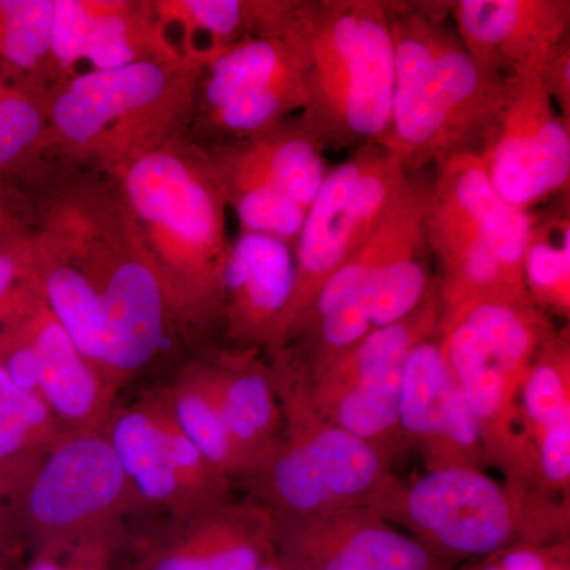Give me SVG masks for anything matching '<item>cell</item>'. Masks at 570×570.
Here are the masks:
<instances>
[{
    "label": "cell",
    "mask_w": 570,
    "mask_h": 570,
    "mask_svg": "<svg viewBox=\"0 0 570 570\" xmlns=\"http://www.w3.org/2000/svg\"><path fill=\"white\" fill-rule=\"evenodd\" d=\"M371 509L456 568L520 543L569 542V502L520 498L483 469L397 480Z\"/></svg>",
    "instance_id": "obj_7"
},
{
    "label": "cell",
    "mask_w": 570,
    "mask_h": 570,
    "mask_svg": "<svg viewBox=\"0 0 570 570\" xmlns=\"http://www.w3.org/2000/svg\"><path fill=\"white\" fill-rule=\"evenodd\" d=\"M532 212L505 202L478 153L439 165L428 187L426 245L438 262L442 317L487 302L532 303L523 254Z\"/></svg>",
    "instance_id": "obj_6"
},
{
    "label": "cell",
    "mask_w": 570,
    "mask_h": 570,
    "mask_svg": "<svg viewBox=\"0 0 570 570\" xmlns=\"http://www.w3.org/2000/svg\"><path fill=\"white\" fill-rule=\"evenodd\" d=\"M460 570H570L569 542L520 543L483 560L468 562Z\"/></svg>",
    "instance_id": "obj_38"
},
{
    "label": "cell",
    "mask_w": 570,
    "mask_h": 570,
    "mask_svg": "<svg viewBox=\"0 0 570 570\" xmlns=\"http://www.w3.org/2000/svg\"><path fill=\"white\" fill-rule=\"evenodd\" d=\"M543 86L562 118L570 121V40L561 43L540 70Z\"/></svg>",
    "instance_id": "obj_40"
},
{
    "label": "cell",
    "mask_w": 570,
    "mask_h": 570,
    "mask_svg": "<svg viewBox=\"0 0 570 570\" xmlns=\"http://www.w3.org/2000/svg\"><path fill=\"white\" fill-rule=\"evenodd\" d=\"M459 385L478 422L485 463L501 469L505 487L520 498L540 494L535 449L521 425L519 389L497 365L487 366Z\"/></svg>",
    "instance_id": "obj_23"
},
{
    "label": "cell",
    "mask_w": 570,
    "mask_h": 570,
    "mask_svg": "<svg viewBox=\"0 0 570 570\" xmlns=\"http://www.w3.org/2000/svg\"><path fill=\"white\" fill-rule=\"evenodd\" d=\"M307 104L306 66L291 41L247 37L198 71L194 116L217 142L245 140L287 121Z\"/></svg>",
    "instance_id": "obj_12"
},
{
    "label": "cell",
    "mask_w": 570,
    "mask_h": 570,
    "mask_svg": "<svg viewBox=\"0 0 570 570\" xmlns=\"http://www.w3.org/2000/svg\"><path fill=\"white\" fill-rule=\"evenodd\" d=\"M50 409L0 367V499L63 436Z\"/></svg>",
    "instance_id": "obj_28"
},
{
    "label": "cell",
    "mask_w": 570,
    "mask_h": 570,
    "mask_svg": "<svg viewBox=\"0 0 570 570\" xmlns=\"http://www.w3.org/2000/svg\"><path fill=\"white\" fill-rule=\"evenodd\" d=\"M138 502L104 431L63 434L3 499L33 558L118 546L119 520Z\"/></svg>",
    "instance_id": "obj_9"
},
{
    "label": "cell",
    "mask_w": 570,
    "mask_h": 570,
    "mask_svg": "<svg viewBox=\"0 0 570 570\" xmlns=\"http://www.w3.org/2000/svg\"><path fill=\"white\" fill-rule=\"evenodd\" d=\"M198 71L181 61H142L58 82L47 97L50 140L111 174L178 137L194 118Z\"/></svg>",
    "instance_id": "obj_8"
},
{
    "label": "cell",
    "mask_w": 570,
    "mask_h": 570,
    "mask_svg": "<svg viewBox=\"0 0 570 570\" xmlns=\"http://www.w3.org/2000/svg\"><path fill=\"white\" fill-rule=\"evenodd\" d=\"M0 324L31 344L39 367V397L63 433L104 431L115 411L116 390L80 354L31 283L11 298Z\"/></svg>",
    "instance_id": "obj_16"
},
{
    "label": "cell",
    "mask_w": 570,
    "mask_h": 570,
    "mask_svg": "<svg viewBox=\"0 0 570 570\" xmlns=\"http://www.w3.org/2000/svg\"><path fill=\"white\" fill-rule=\"evenodd\" d=\"M450 21L482 69L508 78L542 69L569 40V0H456Z\"/></svg>",
    "instance_id": "obj_17"
},
{
    "label": "cell",
    "mask_w": 570,
    "mask_h": 570,
    "mask_svg": "<svg viewBox=\"0 0 570 570\" xmlns=\"http://www.w3.org/2000/svg\"><path fill=\"white\" fill-rule=\"evenodd\" d=\"M22 550H24V543L14 528L9 510L0 499V553L7 561L13 562L21 557Z\"/></svg>",
    "instance_id": "obj_42"
},
{
    "label": "cell",
    "mask_w": 570,
    "mask_h": 570,
    "mask_svg": "<svg viewBox=\"0 0 570 570\" xmlns=\"http://www.w3.org/2000/svg\"><path fill=\"white\" fill-rule=\"evenodd\" d=\"M29 255L37 294L111 389L159 354L175 321L116 187H85L56 200L29 236Z\"/></svg>",
    "instance_id": "obj_1"
},
{
    "label": "cell",
    "mask_w": 570,
    "mask_h": 570,
    "mask_svg": "<svg viewBox=\"0 0 570 570\" xmlns=\"http://www.w3.org/2000/svg\"><path fill=\"white\" fill-rule=\"evenodd\" d=\"M206 153L242 234L272 236L294 249L330 171L324 149L299 118L245 140L216 142Z\"/></svg>",
    "instance_id": "obj_11"
},
{
    "label": "cell",
    "mask_w": 570,
    "mask_h": 570,
    "mask_svg": "<svg viewBox=\"0 0 570 570\" xmlns=\"http://www.w3.org/2000/svg\"><path fill=\"white\" fill-rule=\"evenodd\" d=\"M208 363L243 479L249 478L272 455L283 433L272 363L262 358L258 347L224 352Z\"/></svg>",
    "instance_id": "obj_20"
},
{
    "label": "cell",
    "mask_w": 570,
    "mask_h": 570,
    "mask_svg": "<svg viewBox=\"0 0 570 570\" xmlns=\"http://www.w3.org/2000/svg\"><path fill=\"white\" fill-rule=\"evenodd\" d=\"M420 455L428 471L438 469H482L485 464L482 439L459 382L453 379L433 433Z\"/></svg>",
    "instance_id": "obj_35"
},
{
    "label": "cell",
    "mask_w": 570,
    "mask_h": 570,
    "mask_svg": "<svg viewBox=\"0 0 570 570\" xmlns=\"http://www.w3.org/2000/svg\"><path fill=\"white\" fill-rule=\"evenodd\" d=\"M403 367H392L346 387H309L311 400L326 422L366 442L393 461L407 450L400 425Z\"/></svg>",
    "instance_id": "obj_25"
},
{
    "label": "cell",
    "mask_w": 570,
    "mask_h": 570,
    "mask_svg": "<svg viewBox=\"0 0 570 570\" xmlns=\"http://www.w3.org/2000/svg\"><path fill=\"white\" fill-rule=\"evenodd\" d=\"M268 352L283 433L272 455L246 478L253 502L273 519L373 508L400 480L392 461L318 414L305 367L291 348Z\"/></svg>",
    "instance_id": "obj_5"
},
{
    "label": "cell",
    "mask_w": 570,
    "mask_h": 570,
    "mask_svg": "<svg viewBox=\"0 0 570 570\" xmlns=\"http://www.w3.org/2000/svg\"><path fill=\"white\" fill-rule=\"evenodd\" d=\"M10 230H9V224L6 223V217H3L2 209H0V242H3V239L11 238Z\"/></svg>",
    "instance_id": "obj_43"
},
{
    "label": "cell",
    "mask_w": 570,
    "mask_h": 570,
    "mask_svg": "<svg viewBox=\"0 0 570 570\" xmlns=\"http://www.w3.org/2000/svg\"><path fill=\"white\" fill-rule=\"evenodd\" d=\"M138 502L164 510L174 520L200 513L145 401L115 409L104 428Z\"/></svg>",
    "instance_id": "obj_24"
},
{
    "label": "cell",
    "mask_w": 570,
    "mask_h": 570,
    "mask_svg": "<svg viewBox=\"0 0 570 570\" xmlns=\"http://www.w3.org/2000/svg\"><path fill=\"white\" fill-rule=\"evenodd\" d=\"M453 377L445 365L436 335L428 337L409 354L400 393V425L407 450L423 448L433 433Z\"/></svg>",
    "instance_id": "obj_31"
},
{
    "label": "cell",
    "mask_w": 570,
    "mask_h": 570,
    "mask_svg": "<svg viewBox=\"0 0 570 570\" xmlns=\"http://www.w3.org/2000/svg\"><path fill=\"white\" fill-rule=\"evenodd\" d=\"M142 61L186 62L165 39L153 2L56 0L48 66L58 82Z\"/></svg>",
    "instance_id": "obj_15"
},
{
    "label": "cell",
    "mask_w": 570,
    "mask_h": 570,
    "mask_svg": "<svg viewBox=\"0 0 570 570\" xmlns=\"http://www.w3.org/2000/svg\"><path fill=\"white\" fill-rule=\"evenodd\" d=\"M29 275V238L11 236L0 242V321L18 288L28 283Z\"/></svg>",
    "instance_id": "obj_39"
},
{
    "label": "cell",
    "mask_w": 570,
    "mask_h": 570,
    "mask_svg": "<svg viewBox=\"0 0 570 570\" xmlns=\"http://www.w3.org/2000/svg\"><path fill=\"white\" fill-rule=\"evenodd\" d=\"M540 70L505 78V96L479 157L497 193L531 212L569 193L570 121L562 118Z\"/></svg>",
    "instance_id": "obj_13"
},
{
    "label": "cell",
    "mask_w": 570,
    "mask_h": 570,
    "mask_svg": "<svg viewBox=\"0 0 570 570\" xmlns=\"http://www.w3.org/2000/svg\"><path fill=\"white\" fill-rule=\"evenodd\" d=\"M528 295L550 317L570 316L569 198L554 212L532 213L523 254Z\"/></svg>",
    "instance_id": "obj_30"
},
{
    "label": "cell",
    "mask_w": 570,
    "mask_h": 570,
    "mask_svg": "<svg viewBox=\"0 0 570 570\" xmlns=\"http://www.w3.org/2000/svg\"><path fill=\"white\" fill-rule=\"evenodd\" d=\"M273 528L255 502H223L149 539L137 570H261L275 557Z\"/></svg>",
    "instance_id": "obj_18"
},
{
    "label": "cell",
    "mask_w": 570,
    "mask_h": 570,
    "mask_svg": "<svg viewBox=\"0 0 570 570\" xmlns=\"http://www.w3.org/2000/svg\"><path fill=\"white\" fill-rule=\"evenodd\" d=\"M165 393L179 426L202 455L228 479L243 478L242 461L225 426L209 363L187 366Z\"/></svg>",
    "instance_id": "obj_29"
},
{
    "label": "cell",
    "mask_w": 570,
    "mask_h": 570,
    "mask_svg": "<svg viewBox=\"0 0 570 570\" xmlns=\"http://www.w3.org/2000/svg\"><path fill=\"white\" fill-rule=\"evenodd\" d=\"M452 2H390L395 86L382 148L409 175L479 153L508 80L482 69L450 28Z\"/></svg>",
    "instance_id": "obj_3"
},
{
    "label": "cell",
    "mask_w": 570,
    "mask_h": 570,
    "mask_svg": "<svg viewBox=\"0 0 570 570\" xmlns=\"http://www.w3.org/2000/svg\"><path fill=\"white\" fill-rule=\"evenodd\" d=\"M441 317L442 307L439 302L438 285H434L425 303L411 316L367 333L363 340L328 363L324 370L313 376L306 374L307 384L313 390L346 387L392 367L403 366L409 354L420 343L436 335Z\"/></svg>",
    "instance_id": "obj_26"
},
{
    "label": "cell",
    "mask_w": 570,
    "mask_h": 570,
    "mask_svg": "<svg viewBox=\"0 0 570 570\" xmlns=\"http://www.w3.org/2000/svg\"><path fill=\"white\" fill-rule=\"evenodd\" d=\"M538 463V491L542 497H569L570 419L554 423L532 441Z\"/></svg>",
    "instance_id": "obj_37"
},
{
    "label": "cell",
    "mask_w": 570,
    "mask_h": 570,
    "mask_svg": "<svg viewBox=\"0 0 570 570\" xmlns=\"http://www.w3.org/2000/svg\"><path fill=\"white\" fill-rule=\"evenodd\" d=\"M521 425L531 442L547 428L570 419L569 326L558 330L546 344L519 390Z\"/></svg>",
    "instance_id": "obj_32"
},
{
    "label": "cell",
    "mask_w": 570,
    "mask_h": 570,
    "mask_svg": "<svg viewBox=\"0 0 570 570\" xmlns=\"http://www.w3.org/2000/svg\"><path fill=\"white\" fill-rule=\"evenodd\" d=\"M428 187L417 174L409 175L400 187L376 230L346 264L326 281L306 313L295 325L287 344L311 328L318 318L333 313L362 292L374 276L401 255L426 246ZM284 346V347H285Z\"/></svg>",
    "instance_id": "obj_21"
},
{
    "label": "cell",
    "mask_w": 570,
    "mask_h": 570,
    "mask_svg": "<svg viewBox=\"0 0 570 570\" xmlns=\"http://www.w3.org/2000/svg\"><path fill=\"white\" fill-rule=\"evenodd\" d=\"M463 318L482 336L494 365L520 390L540 348L557 335L553 317L534 303H479L452 317Z\"/></svg>",
    "instance_id": "obj_27"
},
{
    "label": "cell",
    "mask_w": 570,
    "mask_h": 570,
    "mask_svg": "<svg viewBox=\"0 0 570 570\" xmlns=\"http://www.w3.org/2000/svg\"><path fill=\"white\" fill-rule=\"evenodd\" d=\"M273 521L275 557L288 570H456L370 508Z\"/></svg>",
    "instance_id": "obj_14"
},
{
    "label": "cell",
    "mask_w": 570,
    "mask_h": 570,
    "mask_svg": "<svg viewBox=\"0 0 570 570\" xmlns=\"http://www.w3.org/2000/svg\"><path fill=\"white\" fill-rule=\"evenodd\" d=\"M273 36L305 59L307 104L298 118L321 148L381 145L395 86L390 0H288Z\"/></svg>",
    "instance_id": "obj_4"
},
{
    "label": "cell",
    "mask_w": 570,
    "mask_h": 570,
    "mask_svg": "<svg viewBox=\"0 0 570 570\" xmlns=\"http://www.w3.org/2000/svg\"><path fill=\"white\" fill-rule=\"evenodd\" d=\"M108 175L151 257L174 321L197 330L223 322L228 206L206 148L178 135Z\"/></svg>",
    "instance_id": "obj_2"
},
{
    "label": "cell",
    "mask_w": 570,
    "mask_h": 570,
    "mask_svg": "<svg viewBox=\"0 0 570 570\" xmlns=\"http://www.w3.org/2000/svg\"><path fill=\"white\" fill-rule=\"evenodd\" d=\"M428 245L385 266L354 298L373 330L396 324L425 303L436 285L430 273ZM351 302V299H348Z\"/></svg>",
    "instance_id": "obj_33"
},
{
    "label": "cell",
    "mask_w": 570,
    "mask_h": 570,
    "mask_svg": "<svg viewBox=\"0 0 570 570\" xmlns=\"http://www.w3.org/2000/svg\"><path fill=\"white\" fill-rule=\"evenodd\" d=\"M56 0H0V63L36 71L50 61Z\"/></svg>",
    "instance_id": "obj_34"
},
{
    "label": "cell",
    "mask_w": 570,
    "mask_h": 570,
    "mask_svg": "<svg viewBox=\"0 0 570 570\" xmlns=\"http://www.w3.org/2000/svg\"><path fill=\"white\" fill-rule=\"evenodd\" d=\"M0 570H13L11 569L10 562L3 558L2 553H0Z\"/></svg>",
    "instance_id": "obj_45"
},
{
    "label": "cell",
    "mask_w": 570,
    "mask_h": 570,
    "mask_svg": "<svg viewBox=\"0 0 570 570\" xmlns=\"http://www.w3.org/2000/svg\"><path fill=\"white\" fill-rule=\"evenodd\" d=\"M407 176L377 142L360 146L328 171L295 243L294 291L269 351L287 344L326 281L376 230Z\"/></svg>",
    "instance_id": "obj_10"
},
{
    "label": "cell",
    "mask_w": 570,
    "mask_h": 570,
    "mask_svg": "<svg viewBox=\"0 0 570 570\" xmlns=\"http://www.w3.org/2000/svg\"><path fill=\"white\" fill-rule=\"evenodd\" d=\"M295 281L291 246L272 236L239 234L224 268L223 324L239 347L269 348Z\"/></svg>",
    "instance_id": "obj_19"
},
{
    "label": "cell",
    "mask_w": 570,
    "mask_h": 570,
    "mask_svg": "<svg viewBox=\"0 0 570 570\" xmlns=\"http://www.w3.org/2000/svg\"><path fill=\"white\" fill-rule=\"evenodd\" d=\"M153 7L168 43L200 70L232 45L275 32L287 0H157Z\"/></svg>",
    "instance_id": "obj_22"
},
{
    "label": "cell",
    "mask_w": 570,
    "mask_h": 570,
    "mask_svg": "<svg viewBox=\"0 0 570 570\" xmlns=\"http://www.w3.org/2000/svg\"><path fill=\"white\" fill-rule=\"evenodd\" d=\"M0 63V170L50 140L47 97L41 99L3 73Z\"/></svg>",
    "instance_id": "obj_36"
},
{
    "label": "cell",
    "mask_w": 570,
    "mask_h": 570,
    "mask_svg": "<svg viewBox=\"0 0 570 570\" xmlns=\"http://www.w3.org/2000/svg\"><path fill=\"white\" fill-rule=\"evenodd\" d=\"M116 547L92 546L73 551L62 558H33L28 570H108Z\"/></svg>",
    "instance_id": "obj_41"
},
{
    "label": "cell",
    "mask_w": 570,
    "mask_h": 570,
    "mask_svg": "<svg viewBox=\"0 0 570 570\" xmlns=\"http://www.w3.org/2000/svg\"><path fill=\"white\" fill-rule=\"evenodd\" d=\"M261 570H288L287 568H285V566L283 564V562L281 561H277L276 560V557H273L272 560H269L268 562H266V564L264 566V568H262Z\"/></svg>",
    "instance_id": "obj_44"
}]
</instances>
